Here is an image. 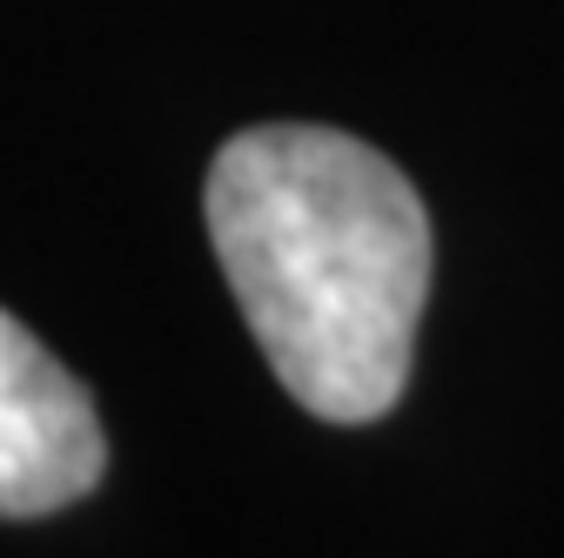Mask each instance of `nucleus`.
<instances>
[{
    "mask_svg": "<svg viewBox=\"0 0 564 558\" xmlns=\"http://www.w3.org/2000/svg\"><path fill=\"white\" fill-rule=\"evenodd\" d=\"M202 208L282 390L323 425H377L410 384L431 297V216L410 175L343 128L269 121L216 149Z\"/></svg>",
    "mask_w": 564,
    "mask_h": 558,
    "instance_id": "1",
    "label": "nucleus"
},
{
    "mask_svg": "<svg viewBox=\"0 0 564 558\" xmlns=\"http://www.w3.org/2000/svg\"><path fill=\"white\" fill-rule=\"evenodd\" d=\"M108 471L101 417L47 343L0 310V518H47Z\"/></svg>",
    "mask_w": 564,
    "mask_h": 558,
    "instance_id": "2",
    "label": "nucleus"
}]
</instances>
